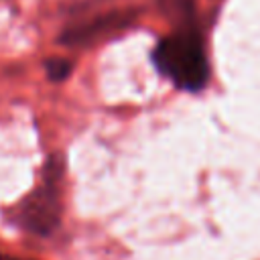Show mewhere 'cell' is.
Returning <instances> with one entry per match:
<instances>
[{"instance_id": "1", "label": "cell", "mask_w": 260, "mask_h": 260, "mask_svg": "<svg viewBox=\"0 0 260 260\" xmlns=\"http://www.w3.org/2000/svg\"><path fill=\"white\" fill-rule=\"evenodd\" d=\"M152 61L165 77L187 91H199L209 79V63L195 30H181L162 39L152 53Z\"/></svg>"}, {"instance_id": "2", "label": "cell", "mask_w": 260, "mask_h": 260, "mask_svg": "<svg viewBox=\"0 0 260 260\" xmlns=\"http://www.w3.org/2000/svg\"><path fill=\"white\" fill-rule=\"evenodd\" d=\"M55 162L57 158H53L47 165L43 185L37 187L22 201L20 221L28 232L37 236H49L61 221V199L57 185V179L61 177V169Z\"/></svg>"}, {"instance_id": "3", "label": "cell", "mask_w": 260, "mask_h": 260, "mask_svg": "<svg viewBox=\"0 0 260 260\" xmlns=\"http://www.w3.org/2000/svg\"><path fill=\"white\" fill-rule=\"evenodd\" d=\"M47 73H49V77L53 81H61V79H65L71 73V63L67 59L55 57V59L47 61Z\"/></svg>"}, {"instance_id": "4", "label": "cell", "mask_w": 260, "mask_h": 260, "mask_svg": "<svg viewBox=\"0 0 260 260\" xmlns=\"http://www.w3.org/2000/svg\"><path fill=\"white\" fill-rule=\"evenodd\" d=\"M160 6L169 16L191 14V0H160Z\"/></svg>"}, {"instance_id": "5", "label": "cell", "mask_w": 260, "mask_h": 260, "mask_svg": "<svg viewBox=\"0 0 260 260\" xmlns=\"http://www.w3.org/2000/svg\"><path fill=\"white\" fill-rule=\"evenodd\" d=\"M0 260H14V258H0Z\"/></svg>"}]
</instances>
